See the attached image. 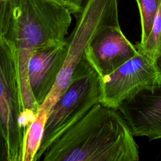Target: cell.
Returning <instances> with one entry per match:
<instances>
[{"label":"cell","instance_id":"obj_4","mask_svg":"<svg viewBox=\"0 0 161 161\" xmlns=\"http://www.w3.org/2000/svg\"><path fill=\"white\" fill-rule=\"evenodd\" d=\"M100 77L85 56L75 69L65 91L50 112L40 148L39 161L51 143L99 103Z\"/></svg>","mask_w":161,"mask_h":161},{"label":"cell","instance_id":"obj_8","mask_svg":"<svg viewBox=\"0 0 161 161\" xmlns=\"http://www.w3.org/2000/svg\"><path fill=\"white\" fill-rule=\"evenodd\" d=\"M138 52L123 33L119 25L101 30L86 49L84 56L100 77L119 67Z\"/></svg>","mask_w":161,"mask_h":161},{"label":"cell","instance_id":"obj_14","mask_svg":"<svg viewBox=\"0 0 161 161\" xmlns=\"http://www.w3.org/2000/svg\"><path fill=\"white\" fill-rule=\"evenodd\" d=\"M36 114L37 113L30 109H23L21 112L19 117V124L25 133H26L28 127L35 119Z\"/></svg>","mask_w":161,"mask_h":161},{"label":"cell","instance_id":"obj_10","mask_svg":"<svg viewBox=\"0 0 161 161\" xmlns=\"http://www.w3.org/2000/svg\"><path fill=\"white\" fill-rule=\"evenodd\" d=\"M48 116V112L38 107L36 118L28 127L25 135L22 161H34L42 143Z\"/></svg>","mask_w":161,"mask_h":161},{"label":"cell","instance_id":"obj_7","mask_svg":"<svg viewBox=\"0 0 161 161\" xmlns=\"http://www.w3.org/2000/svg\"><path fill=\"white\" fill-rule=\"evenodd\" d=\"M118 109L134 136L161 139V84L142 89L126 99Z\"/></svg>","mask_w":161,"mask_h":161},{"label":"cell","instance_id":"obj_18","mask_svg":"<svg viewBox=\"0 0 161 161\" xmlns=\"http://www.w3.org/2000/svg\"><path fill=\"white\" fill-rule=\"evenodd\" d=\"M156 62H157V64L158 67H159V69L161 70V56L156 59Z\"/></svg>","mask_w":161,"mask_h":161},{"label":"cell","instance_id":"obj_16","mask_svg":"<svg viewBox=\"0 0 161 161\" xmlns=\"http://www.w3.org/2000/svg\"><path fill=\"white\" fill-rule=\"evenodd\" d=\"M67 4V8L70 11L71 13L77 14L81 10L82 6L86 0H65Z\"/></svg>","mask_w":161,"mask_h":161},{"label":"cell","instance_id":"obj_6","mask_svg":"<svg viewBox=\"0 0 161 161\" xmlns=\"http://www.w3.org/2000/svg\"><path fill=\"white\" fill-rule=\"evenodd\" d=\"M160 84L161 70L156 60L138 51L113 72L100 77L99 103L118 110L126 99L142 89Z\"/></svg>","mask_w":161,"mask_h":161},{"label":"cell","instance_id":"obj_5","mask_svg":"<svg viewBox=\"0 0 161 161\" xmlns=\"http://www.w3.org/2000/svg\"><path fill=\"white\" fill-rule=\"evenodd\" d=\"M23 109L18 53L14 43L0 37V119L8 147V161H22L25 133L19 124Z\"/></svg>","mask_w":161,"mask_h":161},{"label":"cell","instance_id":"obj_2","mask_svg":"<svg viewBox=\"0 0 161 161\" xmlns=\"http://www.w3.org/2000/svg\"><path fill=\"white\" fill-rule=\"evenodd\" d=\"M68 8L52 0H9L8 31L18 53L23 109L37 113L39 105L31 92L28 77L29 60L36 52L64 43L72 21Z\"/></svg>","mask_w":161,"mask_h":161},{"label":"cell","instance_id":"obj_11","mask_svg":"<svg viewBox=\"0 0 161 161\" xmlns=\"http://www.w3.org/2000/svg\"><path fill=\"white\" fill-rule=\"evenodd\" d=\"M135 45L138 51L155 60L161 56V0L148 38L143 43L136 42Z\"/></svg>","mask_w":161,"mask_h":161},{"label":"cell","instance_id":"obj_17","mask_svg":"<svg viewBox=\"0 0 161 161\" xmlns=\"http://www.w3.org/2000/svg\"><path fill=\"white\" fill-rule=\"evenodd\" d=\"M52 1H53L57 3H59L62 5H64L67 8V2L65 0H52Z\"/></svg>","mask_w":161,"mask_h":161},{"label":"cell","instance_id":"obj_1","mask_svg":"<svg viewBox=\"0 0 161 161\" xmlns=\"http://www.w3.org/2000/svg\"><path fill=\"white\" fill-rule=\"evenodd\" d=\"M133 136L116 109L99 103L58 136L40 160L138 161Z\"/></svg>","mask_w":161,"mask_h":161},{"label":"cell","instance_id":"obj_12","mask_svg":"<svg viewBox=\"0 0 161 161\" xmlns=\"http://www.w3.org/2000/svg\"><path fill=\"white\" fill-rule=\"evenodd\" d=\"M140 11L142 26L141 40L140 43H143L148 38L157 14L160 0H136Z\"/></svg>","mask_w":161,"mask_h":161},{"label":"cell","instance_id":"obj_3","mask_svg":"<svg viewBox=\"0 0 161 161\" xmlns=\"http://www.w3.org/2000/svg\"><path fill=\"white\" fill-rule=\"evenodd\" d=\"M75 16V27L66 38L67 51L63 67L52 89L39 105L48 114L67 87L75 69L94 38L105 27L119 25L117 0H86Z\"/></svg>","mask_w":161,"mask_h":161},{"label":"cell","instance_id":"obj_9","mask_svg":"<svg viewBox=\"0 0 161 161\" xmlns=\"http://www.w3.org/2000/svg\"><path fill=\"white\" fill-rule=\"evenodd\" d=\"M67 51L66 40L60 45L34 53L28 65L29 84L38 105L42 104L54 86L64 64Z\"/></svg>","mask_w":161,"mask_h":161},{"label":"cell","instance_id":"obj_15","mask_svg":"<svg viewBox=\"0 0 161 161\" xmlns=\"http://www.w3.org/2000/svg\"><path fill=\"white\" fill-rule=\"evenodd\" d=\"M0 161H8L7 143L0 119Z\"/></svg>","mask_w":161,"mask_h":161},{"label":"cell","instance_id":"obj_13","mask_svg":"<svg viewBox=\"0 0 161 161\" xmlns=\"http://www.w3.org/2000/svg\"><path fill=\"white\" fill-rule=\"evenodd\" d=\"M8 1L0 0V37H5L7 34Z\"/></svg>","mask_w":161,"mask_h":161}]
</instances>
